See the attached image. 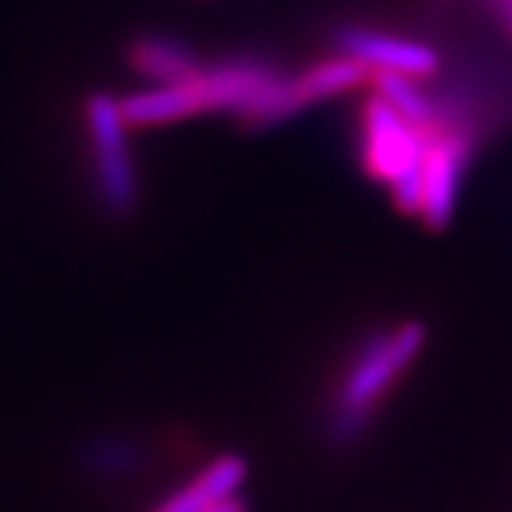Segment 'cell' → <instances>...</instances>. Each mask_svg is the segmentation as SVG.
<instances>
[{
    "mask_svg": "<svg viewBox=\"0 0 512 512\" xmlns=\"http://www.w3.org/2000/svg\"><path fill=\"white\" fill-rule=\"evenodd\" d=\"M424 134L421 160V211L427 228L439 231L456 214L461 180L478 146V126L470 123H433Z\"/></svg>",
    "mask_w": 512,
    "mask_h": 512,
    "instance_id": "cell-3",
    "label": "cell"
},
{
    "mask_svg": "<svg viewBox=\"0 0 512 512\" xmlns=\"http://www.w3.org/2000/svg\"><path fill=\"white\" fill-rule=\"evenodd\" d=\"M89 131L97 148V180L111 214L126 217L137 205V180L126 146V120L120 103L109 94H94L86 106Z\"/></svg>",
    "mask_w": 512,
    "mask_h": 512,
    "instance_id": "cell-4",
    "label": "cell"
},
{
    "mask_svg": "<svg viewBox=\"0 0 512 512\" xmlns=\"http://www.w3.org/2000/svg\"><path fill=\"white\" fill-rule=\"evenodd\" d=\"M131 66L157 83H188L202 72L194 49L174 37H143L131 46Z\"/></svg>",
    "mask_w": 512,
    "mask_h": 512,
    "instance_id": "cell-9",
    "label": "cell"
},
{
    "mask_svg": "<svg viewBox=\"0 0 512 512\" xmlns=\"http://www.w3.org/2000/svg\"><path fill=\"white\" fill-rule=\"evenodd\" d=\"M128 126H163L202 111L194 83H160L157 89L128 94L120 103Z\"/></svg>",
    "mask_w": 512,
    "mask_h": 512,
    "instance_id": "cell-8",
    "label": "cell"
},
{
    "mask_svg": "<svg viewBox=\"0 0 512 512\" xmlns=\"http://www.w3.org/2000/svg\"><path fill=\"white\" fill-rule=\"evenodd\" d=\"M333 40L339 55L365 63L370 72H399L421 80L433 77L441 66L439 52L430 43L379 32L370 26H342Z\"/></svg>",
    "mask_w": 512,
    "mask_h": 512,
    "instance_id": "cell-5",
    "label": "cell"
},
{
    "mask_svg": "<svg viewBox=\"0 0 512 512\" xmlns=\"http://www.w3.org/2000/svg\"><path fill=\"white\" fill-rule=\"evenodd\" d=\"M245 478H248V464L242 456L228 453V456L214 458L202 473L183 484L177 493L168 495L157 512H202L222 498L239 495Z\"/></svg>",
    "mask_w": 512,
    "mask_h": 512,
    "instance_id": "cell-7",
    "label": "cell"
},
{
    "mask_svg": "<svg viewBox=\"0 0 512 512\" xmlns=\"http://www.w3.org/2000/svg\"><path fill=\"white\" fill-rule=\"evenodd\" d=\"M498 18H501V23L510 29V35H512V6H507V9H501V12H495Z\"/></svg>",
    "mask_w": 512,
    "mask_h": 512,
    "instance_id": "cell-14",
    "label": "cell"
},
{
    "mask_svg": "<svg viewBox=\"0 0 512 512\" xmlns=\"http://www.w3.org/2000/svg\"><path fill=\"white\" fill-rule=\"evenodd\" d=\"M146 458V447L140 441L131 436H120V433L94 436L77 453L80 467L97 478L131 476V473L143 470Z\"/></svg>",
    "mask_w": 512,
    "mask_h": 512,
    "instance_id": "cell-11",
    "label": "cell"
},
{
    "mask_svg": "<svg viewBox=\"0 0 512 512\" xmlns=\"http://www.w3.org/2000/svg\"><path fill=\"white\" fill-rule=\"evenodd\" d=\"M282 72L262 57H228L214 66H202L191 80L202 111H234L239 120L262 94L274 86Z\"/></svg>",
    "mask_w": 512,
    "mask_h": 512,
    "instance_id": "cell-6",
    "label": "cell"
},
{
    "mask_svg": "<svg viewBox=\"0 0 512 512\" xmlns=\"http://www.w3.org/2000/svg\"><path fill=\"white\" fill-rule=\"evenodd\" d=\"M421 160L424 134L407 123L382 94H373L362 109V163L370 177L390 185L402 214L421 211Z\"/></svg>",
    "mask_w": 512,
    "mask_h": 512,
    "instance_id": "cell-2",
    "label": "cell"
},
{
    "mask_svg": "<svg viewBox=\"0 0 512 512\" xmlns=\"http://www.w3.org/2000/svg\"><path fill=\"white\" fill-rule=\"evenodd\" d=\"M427 342V330L419 322H404L399 328L370 336L356 359L350 362L345 382L330 410V436L353 441L365 430L370 413L384 393L396 384Z\"/></svg>",
    "mask_w": 512,
    "mask_h": 512,
    "instance_id": "cell-1",
    "label": "cell"
},
{
    "mask_svg": "<svg viewBox=\"0 0 512 512\" xmlns=\"http://www.w3.org/2000/svg\"><path fill=\"white\" fill-rule=\"evenodd\" d=\"M293 80H296V92H299L302 106H313V103H322L328 97L345 94L367 83L370 69L353 57L336 55L322 63H313L305 72L293 74Z\"/></svg>",
    "mask_w": 512,
    "mask_h": 512,
    "instance_id": "cell-10",
    "label": "cell"
},
{
    "mask_svg": "<svg viewBox=\"0 0 512 512\" xmlns=\"http://www.w3.org/2000/svg\"><path fill=\"white\" fill-rule=\"evenodd\" d=\"M370 83L376 94H382L384 100L419 131H427L436 123V100L427 89H421L419 77L399 72H370Z\"/></svg>",
    "mask_w": 512,
    "mask_h": 512,
    "instance_id": "cell-12",
    "label": "cell"
},
{
    "mask_svg": "<svg viewBox=\"0 0 512 512\" xmlns=\"http://www.w3.org/2000/svg\"><path fill=\"white\" fill-rule=\"evenodd\" d=\"M202 512H248V504H245L242 495H231V498H222L217 504L205 507Z\"/></svg>",
    "mask_w": 512,
    "mask_h": 512,
    "instance_id": "cell-13",
    "label": "cell"
}]
</instances>
